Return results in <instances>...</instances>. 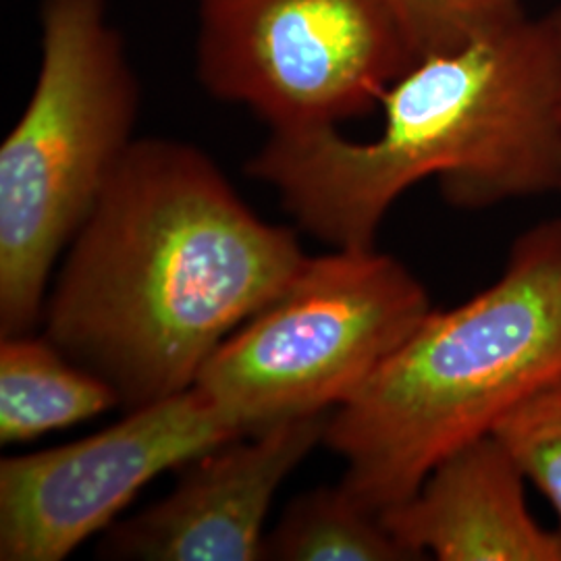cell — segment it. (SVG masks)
Here are the masks:
<instances>
[{
  "instance_id": "1",
  "label": "cell",
  "mask_w": 561,
  "mask_h": 561,
  "mask_svg": "<svg viewBox=\"0 0 561 561\" xmlns=\"http://www.w3.org/2000/svg\"><path fill=\"white\" fill-rule=\"evenodd\" d=\"M187 141L138 138L71 240L44 304L46 337L121 405L178 396L304 262Z\"/></svg>"
},
{
  "instance_id": "2",
  "label": "cell",
  "mask_w": 561,
  "mask_h": 561,
  "mask_svg": "<svg viewBox=\"0 0 561 561\" xmlns=\"http://www.w3.org/2000/svg\"><path fill=\"white\" fill-rule=\"evenodd\" d=\"M561 50L551 13L522 15L416 60L381 96V134L271 131L245 173L335 250L375 248L385 215L428 178L458 208L560 192Z\"/></svg>"
},
{
  "instance_id": "3",
  "label": "cell",
  "mask_w": 561,
  "mask_h": 561,
  "mask_svg": "<svg viewBox=\"0 0 561 561\" xmlns=\"http://www.w3.org/2000/svg\"><path fill=\"white\" fill-rule=\"evenodd\" d=\"M561 377V219L514 241L502 277L435 312L329 414L343 486L381 514L449 454Z\"/></svg>"
},
{
  "instance_id": "4",
  "label": "cell",
  "mask_w": 561,
  "mask_h": 561,
  "mask_svg": "<svg viewBox=\"0 0 561 561\" xmlns=\"http://www.w3.org/2000/svg\"><path fill=\"white\" fill-rule=\"evenodd\" d=\"M34 92L0 146V335L27 333L60 250L134 138L140 81L108 0H42Z\"/></svg>"
},
{
  "instance_id": "5",
  "label": "cell",
  "mask_w": 561,
  "mask_h": 561,
  "mask_svg": "<svg viewBox=\"0 0 561 561\" xmlns=\"http://www.w3.org/2000/svg\"><path fill=\"white\" fill-rule=\"evenodd\" d=\"M421 280L375 248L304 259L204 364L196 385L248 433L350 400L431 312Z\"/></svg>"
},
{
  "instance_id": "6",
  "label": "cell",
  "mask_w": 561,
  "mask_h": 561,
  "mask_svg": "<svg viewBox=\"0 0 561 561\" xmlns=\"http://www.w3.org/2000/svg\"><path fill=\"white\" fill-rule=\"evenodd\" d=\"M416 60L387 0H198V80L271 131L366 117Z\"/></svg>"
},
{
  "instance_id": "7",
  "label": "cell",
  "mask_w": 561,
  "mask_h": 561,
  "mask_svg": "<svg viewBox=\"0 0 561 561\" xmlns=\"http://www.w3.org/2000/svg\"><path fill=\"white\" fill-rule=\"evenodd\" d=\"M252 435L198 385L127 410L80 442L0 461V560L60 561L106 530L141 486Z\"/></svg>"
},
{
  "instance_id": "8",
  "label": "cell",
  "mask_w": 561,
  "mask_h": 561,
  "mask_svg": "<svg viewBox=\"0 0 561 561\" xmlns=\"http://www.w3.org/2000/svg\"><path fill=\"white\" fill-rule=\"evenodd\" d=\"M331 412L271 424L183 466L178 486L129 520L113 522L104 560L262 561L264 518L300 461L324 442Z\"/></svg>"
},
{
  "instance_id": "9",
  "label": "cell",
  "mask_w": 561,
  "mask_h": 561,
  "mask_svg": "<svg viewBox=\"0 0 561 561\" xmlns=\"http://www.w3.org/2000/svg\"><path fill=\"white\" fill-rule=\"evenodd\" d=\"M526 481L491 433L449 454L408 500L379 516L414 560L431 553L442 561H561V533L530 514Z\"/></svg>"
},
{
  "instance_id": "10",
  "label": "cell",
  "mask_w": 561,
  "mask_h": 561,
  "mask_svg": "<svg viewBox=\"0 0 561 561\" xmlns=\"http://www.w3.org/2000/svg\"><path fill=\"white\" fill-rule=\"evenodd\" d=\"M117 391L27 333L0 341V442H32L119 405Z\"/></svg>"
},
{
  "instance_id": "11",
  "label": "cell",
  "mask_w": 561,
  "mask_h": 561,
  "mask_svg": "<svg viewBox=\"0 0 561 561\" xmlns=\"http://www.w3.org/2000/svg\"><path fill=\"white\" fill-rule=\"evenodd\" d=\"M264 560H414L387 530L381 516L364 507L343 484L319 486L289 503L264 537Z\"/></svg>"
},
{
  "instance_id": "12",
  "label": "cell",
  "mask_w": 561,
  "mask_h": 561,
  "mask_svg": "<svg viewBox=\"0 0 561 561\" xmlns=\"http://www.w3.org/2000/svg\"><path fill=\"white\" fill-rule=\"evenodd\" d=\"M493 435L520 463L526 479L553 505L561 524V377L522 401Z\"/></svg>"
},
{
  "instance_id": "13",
  "label": "cell",
  "mask_w": 561,
  "mask_h": 561,
  "mask_svg": "<svg viewBox=\"0 0 561 561\" xmlns=\"http://www.w3.org/2000/svg\"><path fill=\"white\" fill-rule=\"evenodd\" d=\"M419 59L458 48L524 13L522 0H387Z\"/></svg>"
},
{
  "instance_id": "14",
  "label": "cell",
  "mask_w": 561,
  "mask_h": 561,
  "mask_svg": "<svg viewBox=\"0 0 561 561\" xmlns=\"http://www.w3.org/2000/svg\"><path fill=\"white\" fill-rule=\"evenodd\" d=\"M551 18H553V23H556V30H558V38H560V50H561V7L560 9H556V11H551ZM560 125H561V94H560ZM561 192V187H560Z\"/></svg>"
}]
</instances>
